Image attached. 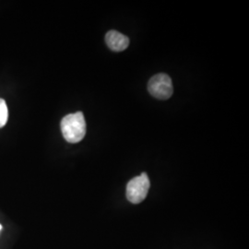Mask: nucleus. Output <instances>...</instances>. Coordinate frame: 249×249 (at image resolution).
<instances>
[{"label": "nucleus", "mask_w": 249, "mask_h": 249, "mask_svg": "<svg viewBox=\"0 0 249 249\" xmlns=\"http://www.w3.org/2000/svg\"><path fill=\"white\" fill-rule=\"evenodd\" d=\"M148 90L151 95L159 100H167L173 95V83L165 73L154 75L148 83Z\"/></svg>", "instance_id": "7ed1b4c3"}, {"label": "nucleus", "mask_w": 249, "mask_h": 249, "mask_svg": "<svg viewBox=\"0 0 249 249\" xmlns=\"http://www.w3.org/2000/svg\"><path fill=\"white\" fill-rule=\"evenodd\" d=\"M60 125L63 137L68 142H80L86 135V122L81 112L65 116Z\"/></svg>", "instance_id": "f257e3e1"}, {"label": "nucleus", "mask_w": 249, "mask_h": 249, "mask_svg": "<svg viewBox=\"0 0 249 249\" xmlns=\"http://www.w3.org/2000/svg\"><path fill=\"white\" fill-rule=\"evenodd\" d=\"M9 110L5 100L0 99V128L3 127L8 122Z\"/></svg>", "instance_id": "39448f33"}, {"label": "nucleus", "mask_w": 249, "mask_h": 249, "mask_svg": "<svg viewBox=\"0 0 249 249\" xmlns=\"http://www.w3.org/2000/svg\"><path fill=\"white\" fill-rule=\"evenodd\" d=\"M108 47L115 52L124 51L129 45L128 37L116 32V31H109L106 36Z\"/></svg>", "instance_id": "20e7f679"}, {"label": "nucleus", "mask_w": 249, "mask_h": 249, "mask_svg": "<svg viewBox=\"0 0 249 249\" xmlns=\"http://www.w3.org/2000/svg\"><path fill=\"white\" fill-rule=\"evenodd\" d=\"M1 229H2V226H1V224H0V231H1Z\"/></svg>", "instance_id": "423d86ee"}, {"label": "nucleus", "mask_w": 249, "mask_h": 249, "mask_svg": "<svg viewBox=\"0 0 249 249\" xmlns=\"http://www.w3.org/2000/svg\"><path fill=\"white\" fill-rule=\"evenodd\" d=\"M151 183L147 174L143 173L141 176L131 179L126 186V198L133 204L142 202L148 195Z\"/></svg>", "instance_id": "f03ea898"}]
</instances>
